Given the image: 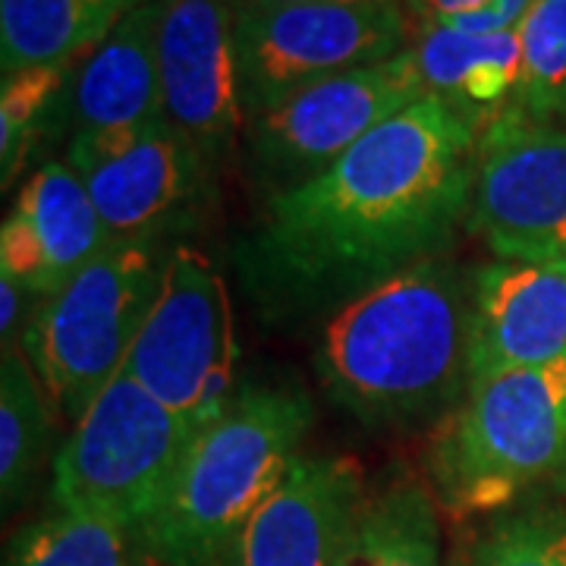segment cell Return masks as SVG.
I'll return each instance as SVG.
<instances>
[{
  "label": "cell",
  "mask_w": 566,
  "mask_h": 566,
  "mask_svg": "<svg viewBox=\"0 0 566 566\" xmlns=\"http://www.w3.org/2000/svg\"><path fill=\"white\" fill-rule=\"evenodd\" d=\"M475 126L424 95L315 180L268 196L237 249L245 293L271 322L334 315L371 286L444 255L469 218Z\"/></svg>",
  "instance_id": "cell-1"
},
{
  "label": "cell",
  "mask_w": 566,
  "mask_h": 566,
  "mask_svg": "<svg viewBox=\"0 0 566 566\" xmlns=\"http://www.w3.org/2000/svg\"><path fill=\"white\" fill-rule=\"evenodd\" d=\"M469 337L472 277L447 255H431L327 315L315 368L353 419L406 428L463 400Z\"/></svg>",
  "instance_id": "cell-2"
},
{
  "label": "cell",
  "mask_w": 566,
  "mask_h": 566,
  "mask_svg": "<svg viewBox=\"0 0 566 566\" xmlns=\"http://www.w3.org/2000/svg\"><path fill=\"white\" fill-rule=\"evenodd\" d=\"M312 400L296 387H243L196 431L158 510L139 528L155 566H221L255 506L300 457Z\"/></svg>",
  "instance_id": "cell-3"
},
{
  "label": "cell",
  "mask_w": 566,
  "mask_h": 566,
  "mask_svg": "<svg viewBox=\"0 0 566 566\" xmlns=\"http://www.w3.org/2000/svg\"><path fill=\"white\" fill-rule=\"evenodd\" d=\"M566 463V359L472 381L428 444V482L450 516H482Z\"/></svg>",
  "instance_id": "cell-4"
},
{
  "label": "cell",
  "mask_w": 566,
  "mask_h": 566,
  "mask_svg": "<svg viewBox=\"0 0 566 566\" xmlns=\"http://www.w3.org/2000/svg\"><path fill=\"white\" fill-rule=\"evenodd\" d=\"M174 245L111 243L57 296L29 315L22 353L70 422L123 371L158 300Z\"/></svg>",
  "instance_id": "cell-5"
},
{
  "label": "cell",
  "mask_w": 566,
  "mask_h": 566,
  "mask_svg": "<svg viewBox=\"0 0 566 566\" xmlns=\"http://www.w3.org/2000/svg\"><path fill=\"white\" fill-rule=\"evenodd\" d=\"M196 431L120 371L73 424L54 460V504L139 535Z\"/></svg>",
  "instance_id": "cell-6"
},
{
  "label": "cell",
  "mask_w": 566,
  "mask_h": 566,
  "mask_svg": "<svg viewBox=\"0 0 566 566\" xmlns=\"http://www.w3.org/2000/svg\"><path fill=\"white\" fill-rule=\"evenodd\" d=\"M245 123L315 82L394 61L412 48L403 0L233 10Z\"/></svg>",
  "instance_id": "cell-7"
},
{
  "label": "cell",
  "mask_w": 566,
  "mask_h": 566,
  "mask_svg": "<svg viewBox=\"0 0 566 566\" xmlns=\"http://www.w3.org/2000/svg\"><path fill=\"white\" fill-rule=\"evenodd\" d=\"M240 344L223 274L199 249L174 245L158 300L123 371L192 431L214 422L237 390Z\"/></svg>",
  "instance_id": "cell-8"
},
{
  "label": "cell",
  "mask_w": 566,
  "mask_h": 566,
  "mask_svg": "<svg viewBox=\"0 0 566 566\" xmlns=\"http://www.w3.org/2000/svg\"><path fill=\"white\" fill-rule=\"evenodd\" d=\"M111 243H167L192 233L214 205V170L167 120L82 133L66 142Z\"/></svg>",
  "instance_id": "cell-9"
},
{
  "label": "cell",
  "mask_w": 566,
  "mask_h": 566,
  "mask_svg": "<svg viewBox=\"0 0 566 566\" xmlns=\"http://www.w3.org/2000/svg\"><path fill=\"white\" fill-rule=\"evenodd\" d=\"M419 98L424 88L412 48L394 61L315 82L245 123L252 174L271 196L296 189Z\"/></svg>",
  "instance_id": "cell-10"
},
{
  "label": "cell",
  "mask_w": 566,
  "mask_h": 566,
  "mask_svg": "<svg viewBox=\"0 0 566 566\" xmlns=\"http://www.w3.org/2000/svg\"><path fill=\"white\" fill-rule=\"evenodd\" d=\"M469 230L504 262L566 264V123L504 111L479 136Z\"/></svg>",
  "instance_id": "cell-11"
},
{
  "label": "cell",
  "mask_w": 566,
  "mask_h": 566,
  "mask_svg": "<svg viewBox=\"0 0 566 566\" xmlns=\"http://www.w3.org/2000/svg\"><path fill=\"white\" fill-rule=\"evenodd\" d=\"M158 66L164 120L218 167L245 126L233 7L227 0H164Z\"/></svg>",
  "instance_id": "cell-12"
},
{
  "label": "cell",
  "mask_w": 566,
  "mask_h": 566,
  "mask_svg": "<svg viewBox=\"0 0 566 566\" xmlns=\"http://www.w3.org/2000/svg\"><path fill=\"white\" fill-rule=\"evenodd\" d=\"M365 497L363 469L353 460L300 453L221 566H334Z\"/></svg>",
  "instance_id": "cell-13"
},
{
  "label": "cell",
  "mask_w": 566,
  "mask_h": 566,
  "mask_svg": "<svg viewBox=\"0 0 566 566\" xmlns=\"http://www.w3.org/2000/svg\"><path fill=\"white\" fill-rule=\"evenodd\" d=\"M111 245L102 214L66 161H44L22 182L0 230V274L35 300L57 296Z\"/></svg>",
  "instance_id": "cell-14"
},
{
  "label": "cell",
  "mask_w": 566,
  "mask_h": 566,
  "mask_svg": "<svg viewBox=\"0 0 566 566\" xmlns=\"http://www.w3.org/2000/svg\"><path fill=\"white\" fill-rule=\"evenodd\" d=\"M560 359H566V264L494 259L475 268L469 337L472 381Z\"/></svg>",
  "instance_id": "cell-15"
},
{
  "label": "cell",
  "mask_w": 566,
  "mask_h": 566,
  "mask_svg": "<svg viewBox=\"0 0 566 566\" xmlns=\"http://www.w3.org/2000/svg\"><path fill=\"white\" fill-rule=\"evenodd\" d=\"M161 13L164 0L133 10L92 54L73 63L48 129H63L73 139L82 133L142 129L164 120Z\"/></svg>",
  "instance_id": "cell-16"
},
{
  "label": "cell",
  "mask_w": 566,
  "mask_h": 566,
  "mask_svg": "<svg viewBox=\"0 0 566 566\" xmlns=\"http://www.w3.org/2000/svg\"><path fill=\"white\" fill-rule=\"evenodd\" d=\"M424 95L453 107L482 136L504 114L523 73V41L513 32H457L422 25L412 41Z\"/></svg>",
  "instance_id": "cell-17"
},
{
  "label": "cell",
  "mask_w": 566,
  "mask_h": 566,
  "mask_svg": "<svg viewBox=\"0 0 566 566\" xmlns=\"http://www.w3.org/2000/svg\"><path fill=\"white\" fill-rule=\"evenodd\" d=\"M151 0H0V66L20 73L92 54Z\"/></svg>",
  "instance_id": "cell-18"
},
{
  "label": "cell",
  "mask_w": 566,
  "mask_h": 566,
  "mask_svg": "<svg viewBox=\"0 0 566 566\" xmlns=\"http://www.w3.org/2000/svg\"><path fill=\"white\" fill-rule=\"evenodd\" d=\"M334 566H444L431 488L403 479L368 494Z\"/></svg>",
  "instance_id": "cell-19"
},
{
  "label": "cell",
  "mask_w": 566,
  "mask_h": 566,
  "mask_svg": "<svg viewBox=\"0 0 566 566\" xmlns=\"http://www.w3.org/2000/svg\"><path fill=\"white\" fill-rule=\"evenodd\" d=\"M51 397L22 349H3L0 365V491L13 506L32 488L51 441Z\"/></svg>",
  "instance_id": "cell-20"
},
{
  "label": "cell",
  "mask_w": 566,
  "mask_h": 566,
  "mask_svg": "<svg viewBox=\"0 0 566 566\" xmlns=\"http://www.w3.org/2000/svg\"><path fill=\"white\" fill-rule=\"evenodd\" d=\"M136 532L102 516L57 510L17 532L3 566H142Z\"/></svg>",
  "instance_id": "cell-21"
},
{
  "label": "cell",
  "mask_w": 566,
  "mask_h": 566,
  "mask_svg": "<svg viewBox=\"0 0 566 566\" xmlns=\"http://www.w3.org/2000/svg\"><path fill=\"white\" fill-rule=\"evenodd\" d=\"M520 41L523 73L506 111L532 123H566V0H535Z\"/></svg>",
  "instance_id": "cell-22"
},
{
  "label": "cell",
  "mask_w": 566,
  "mask_h": 566,
  "mask_svg": "<svg viewBox=\"0 0 566 566\" xmlns=\"http://www.w3.org/2000/svg\"><path fill=\"white\" fill-rule=\"evenodd\" d=\"M73 63L32 66L7 73L0 85V180L3 189L17 180L39 136L51 126L54 104L70 80Z\"/></svg>",
  "instance_id": "cell-23"
},
{
  "label": "cell",
  "mask_w": 566,
  "mask_h": 566,
  "mask_svg": "<svg viewBox=\"0 0 566 566\" xmlns=\"http://www.w3.org/2000/svg\"><path fill=\"white\" fill-rule=\"evenodd\" d=\"M472 566H566V513L535 506L501 516L472 547Z\"/></svg>",
  "instance_id": "cell-24"
},
{
  "label": "cell",
  "mask_w": 566,
  "mask_h": 566,
  "mask_svg": "<svg viewBox=\"0 0 566 566\" xmlns=\"http://www.w3.org/2000/svg\"><path fill=\"white\" fill-rule=\"evenodd\" d=\"M422 25H444L457 32H513L526 20L535 0H403Z\"/></svg>",
  "instance_id": "cell-25"
},
{
  "label": "cell",
  "mask_w": 566,
  "mask_h": 566,
  "mask_svg": "<svg viewBox=\"0 0 566 566\" xmlns=\"http://www.w3.org/2000/svg\"><path fill=\"white\" fill-rule=\"evenodd\" d=\"M32 293H25L20 283L0 274V337H3V349H10V337L20 331L22 312H25V300Z\"/></svg>",
  "instance_id": "cell-26"
},
{
  "label": "cell",
  "mask_w": 566,
  "mask_h": 566,
  "mask_svg": "<svg viewBox=\"0 0 566 566\" xmlns=\"http://www.w3.org/2000/svg\"><path fill=\"white\" fill-rule=\"evenodd\" d=\"M233 10H274V7H305V3H356V0H227Z\"/></svg>",
  "instance_id": "cell-27"
}]
</instances>
